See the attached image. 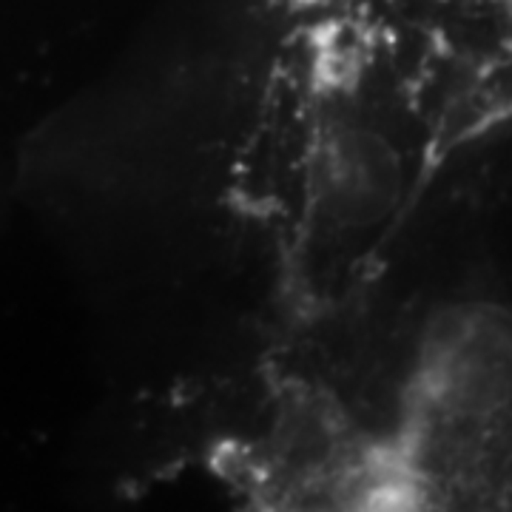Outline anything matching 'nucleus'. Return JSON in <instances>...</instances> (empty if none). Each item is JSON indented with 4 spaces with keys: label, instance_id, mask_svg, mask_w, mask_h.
<instances>
[]
</instances>
